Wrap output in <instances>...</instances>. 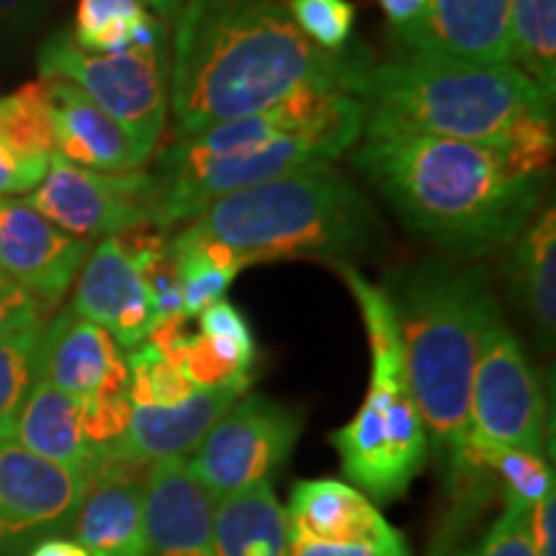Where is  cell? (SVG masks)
Masks as SVG:
<instances>
[{
  "label": "cell",
  "mask_w": 556,
  "mask_h": 556,
  "mask_svg": "<svg viewBox=\"0 0 556 556\" xmlns=\"http://www.w3.org/2000/svg\"><path fill=\"white\" fill-rule=\"evenodd\" d=\"M299 435L302 415L294 407L250 394L235 402L208 430L189 469L217 503L235 492L270 482L274 471L291 456Z\"/></svg>",
  "instance_id": "9c48e42d"
},
{
  "label": "cell",
  "mask_w": 556,
  "mask_h": 556,
  "mask_svg": "<svg viewBox=\"0 0 556 556\" xmlns=\"http://www.w3.org/2000/svg\"><path fill=\"white\" fill-rule=\"evenodd\" d=\"M148 11H155L160 18H176L186 0H139Z\"/></svg>",
  "instance_id": "ab89813d"
},
{
  "label": "cell",
  "mask_w": 556,
  "mask_h": 556,
  "mask_svg": "<svg viewBox=\"0 0 556 556\" xmlns=\"http://www.w3.org/2000/svg\"><path fill=\"white\" fill-rule=\"evenodd\" d=\"M144 13L148 9L139 0H78L70 37L80 50L93 54L127 52Z\"/></svg>",
  "instance_id": "f1b7e54d"
},
{
  "label": "cell",
  "mask_w": 556,
  "mask_h": 556,
  "mask_svg": "<svg viewBox=\"0 0 556 556\" xmlns=\"http://www.w3.org/2000/svg\"><path fill=\"white\" fill-rule=\"evenodd\" d=\"M426 3H428V0H379L381 11L387 13L392 29H394V26L409 24V21H413L417 13L422 11V5H426Z\"/></svg>",
  "instance_id": "74e56055"
},
{
  "label": "cell",
  "mask_w": 556,
  "mask_h": 556,
  "mask_svg": "<svg viewBox=\"0 0 556 556\" xmlns=\"http://www.w3.org/2000/svg\"><path fill=\"white\" fill-rule=\"evenodd\" d=\"M41 80V78H39ZM50 99L54 152L67 163L101 173L142 170L152 152L144 150L114 116L93 103L73 83L45 80Z\"/></svg>",
  "instance_id": "ac0fdd59"
},
{
  "label": "cell",
  "mask_w": 556,
  "mask_h": 556,
  "mask_svg": "<svg viewBox=\"0 0 556 556\" xmlns=\"http://www.w3.org/2000/svg\"><path fill=\"white\" fill-rule=\"evenodd\" d=\"M41 80H67L114 116L144 150L155 152L168 119V50L131 47L119 54L80 50L67 31L39 50Z\"/></svg>",
  "instance_id": "52a82bcc"
},
{
  "label": "cell",
  "mask_w": 556,
  "mask_h": 556,
  "mask_svg": "<svg viewBox=\"0 0 556 556\" xmlns=\"http://www.w3.org/2000/svg\"><path fill=\"white\" fill-rule=\"evenodd\" d=\"M124 361H127V394L131 407H170L199 392L184 377V371L148 340L131 348Z\"/></svg>",
  "instance_id": "f546056e"
},
{
  "label": "cell",
  "mask_w": 556,
  "mask_h": 556,
  "mask_svg": "<svg viewBox=\"0 0 556 556\" xmlns=\"http://www.w3.org/2000/svg\"><path fill=\"white\" fill-rule=\"evenodd\" d=\"M287 513L261 482L214 503V556H291Z\"/></svg>",
  "instance_id": "7402d4cb"
},
{
  "label": "cell",
  "mask_w": 556,
  "mask_h": 556,
  "mask_svg": "<svg viewBox=\"0 0 556 556\" xmlns=\"http://www.w3.org/2000/svg\"><path fill=\"white\" fill-rule=\"evenodd\" d=\"M39 379L80 402L119 397L129 384L122 348L70 307L41 328Z\"/></svg>",
  "instance_id": "9a60e30c"
},
{
  "label": "cell",
  "mask_w": 556,
  "mask_h": 556,
  "mask_svg": "<svg viewBox=\"0 0 556 556\" xmlns=\"http://www.w3.org/2000/svg\"><path fill=\"white\" fill-rule=\"evenodd\" d=\"M291 556H413L402 533L371 544H317V541L291 539Z\"/></svg>",
  "instance_id": "836d02e7"
},
{
  "label": "cell",
  "mask_w": 556,
  "mask_h": 556,
  "mask_svg": "<svg viewBox=\"0 0 556 556\" xmlns=\"http://www.w3.org/2000/svg\"><path fill=\"white\" fill-rule=\"evenodd\" d=\"M531 544L536 556H556V497L546 495L528 518Z\"/></svg>",
  "instance_id": "8d00e7d4"
},
{
  "label": "cell",
  "mask_w": 556,
  "mask_h": 556,
  "mask_svg": "<svg viewBox=\"0 0 556 556\" xmlns=\"http://www.w3.org/2000/svg\"><path fill=\"white\" fill-rule=\"evenodd\" d=\"M86 490V477L0 441V556H18L73 528Z\"/></svg>",
  "instance_id": "8fae6325"
},
{
  "label": "cell",
  "mask_w": 556,
  "mask_h": 556,
  "mask_svg": "<svg viewBox=\"0 0 556 556\" xmlns=\"http://www.w3.org/2000/svg\"><path fill=\"white\" fill-rule=\"evenodd\" d=\"M168 258L176 270L186 317H197L208 304L225 299L232 278L245 266L232 250L206 240L191 225L168 240Z\"/></svg>",
  "instance_id": "cb8c5ba5"
},
{
  "label": "cell",
  "mask_w": 556,
  "mask_h": 556,
  "mask_svg": "<svg viewBox=\"0 0 556 556\" xmlns=\"http://www.w3.org/2000/svg\"><path fill=\"white\" fill-rule=\"evenodd\" d=\"M201 336L208 340H227V343H235L245 351L258 353V343H255L253 328L245 319V315L235 307L227 299H219V302L208 304V307L199 315Z\"/></svg>",
  "instance_id": "d6a6232c"
},
{
  "label": "cell",
  "mask_w": 556,
  "mask_h": 556,
  "mask_svg": "<svg viewBox=\"0 0 556 556\" xmlns=\"http://www.w3.org/2000/svg\"><path fill=\"white\" fill-rule=\"evenodd\" d=\"M29 556H88V552L78 544V541L54 536L39 541V544L29 552Z\"/></svg>",
  "instance_id": "f35d334b"
},
{
  "label": "cell",
  "mask_w": 556,
  "mask_h": 556,
  "mask_svg": "<svg viewBox=\"0 0 556 556\" xmlns=\"http://www.w3.org/2000/svg\"><path fill=\"white\" fill-rule=\"evenodd\" d=\"M34 0H0V21H13L31 11Z\"/></svg>",
  "instance_id": "60d3db41"
},
{
  "label": "cell",
  "mask_w": 556,
  "mask_h": 556,
  "mask_svg": "<svg viewBox=\"0 0 556 556\" xmlns=\"http://www.w3.org/2000/svg\"><path fill=\"white\" fill-rule=\"evenodd\" d=\"M31 323H41L39 304L0 270V338Z\"/></svg>",
  "instance_id": "e575fe53"
},
{
  "label": "cell",
  "mask_w": 556,
  "mask_h": 556,
  "mask_svg": "<svg viewBox=\"0 0 556 556\" xmlns=\"http://www.w3.org/2000/svg\"><path fill=\"white\" fill-rule=\"evenodd\" d=\"M397 315L405 379L433 451L446 518L438 528V554L471 523L495 492V475L467 454L471 379L484 332L500 319L484 268L422 261L387 283Z\"/></svg>",
  "instance_id": "6da1fadb"
},
{
  "label": "cell",
  "mask_w": 556,
  "mask_h": 556,
  "mask_svg": "<svg viewBox=\"0 0 556 556\" xmlns=\"http://www.w3.org/2000/svg\"><path fill=\"white\" fill-rule=\"evenodd\" d=\"M353 163L409 229L458 255L516 240L548 184L536 160L443 137H366Z\"/></svg>",
  "instance_id": "3957f363"
},
{
  "label": "cell",
  "mask_w": 556,
  "mask_h": 556,
  "mask_svg": "<svg viewBox=\"0 0 556 556\" xmlns=\"http://www.w3.org/2000/svg\"><path fill=\"white\" fill-rule=\"evenodd\" d=\"M364 106V137L420 135L518 152L548 165L552 103L513 65H467L397 54L358 67L345 86Z\"/></svg>",
  "instance_id": "277c9868"
},
{
  "label": "cell",
  "mask_w": 556,
  "mask_h": 556,
  "mask_svg": "<svg viewBox=\"0 0 556 556\" xmlns=\"http://www.w3.org/2000/svg\"><path fill=\"white\" fill-rule=\"evenodd\" d=\"M150 464L109 456L90 477L73 531L88 556H148L144 477Z\"/></svg>",
  "instance_id": "e0dca14e"
},
{
  "label": "cell",
  "mask_w": 556,
  "mask_h": 556,
  "mask_svg": "<svg viewBox=\"0 0 556 556\" xmlns=\"http://www.w3.org/2000/svg\"><path fill=\"white\" fill-rule=\"evenodd\" d=\"M250 381H235L217 389H199L189 400L170 407H131L127 433L109 456L135 464L186 456L199 448L208 430L248 392Z\"/></svg>",
  "instance_id": "d6986e66"
},
{
  "label": "cell",
  "mask_w": 556,
  "mask_h": 556,
  "mask_svg": "<svg viewBox=\"0 0 556 556\" xmlns=\"http://www.w3.org/2000/svg\"><path fill=\"white\" fill-rule=\"evenodd\" d=\"M90 255V242L60 229L29 201L0 197V270L39 304L58 307Z\"/></svg>",
  "instance_id": "7c38bea8"
},
{
  "label": "cell",
  "mask_w": 556,
  "mask_h": 556,
  "mask_svg": "<svg viewBox=\"0 0 556 556\" xmlns=\"http://www.w3.org/2000/svg\"><path fill=\"white\" fill-rule=\"evenodd\" d=\"M528 518H531V510L505 500L503 516L486 528L479 544L467 548L462 556H536L531 531H528Z\"/></svg>",
  "instance_id": "1f68e13d"
},
{
  "label": "cell",
  "mask_w": 556,
  "mask_h": 556,
  "mask_svg": "<svg viewBox=\"0 0 556 556\" xmlns=\"http://www.w3.org/2000/svg\"><path fill=\"white\" fill-rule=\"evenodd\" d=\"M0 144L24 163L50 170L54 127L45 80L26 83L0 96Z\"/></svg>",
  "instance_id": "d4e9b609"
},
{
  "label": "cell",
  "mask_w": 556,
  "mask_h": 556,
  "mask_svg": "<svg viewBox=\"0 0 556 556\" xmlns=\"http://www.w3.org/2000/svg\"><path fill=\"white\" fill-rule=\"evenodd\" d=\"M394 37L420 58L510 65V0H428Z\"/></svg>",
  "instance_id": "5bb4252c"
},
{
  "label": "cell",
  "mask_w": 556,
  "mask_h": 556,
  "mask_svg": "<svg viewBox=\"0 0 556 556\" xmlns=\"http://www.w3.org/2000/svg\"><path fill=\"white\" fill-rule=\"evenodd\" d=\"M191 227L245 263L294 255L348 261L368 250L381 222L351 180L330 165L232 191L212 201Z\"/></svg>",
  "instance_id": "5b68a950"
},
{
  "label": "cell",
  "mask_w": 556,
  "mask_h": 556,
  "mask_svg": "<svg viewBox=\"0 0 556 556\" xmlns=\"http://www.w3.org/2000/svg\"><path fill=\"white\" fill-rule=\"evenodd\" d=\"M13 441L58 467L86 477L88 482L109 458L88 441L83 430V402L60 392L45 379H37L21 407Z\"/></svg>",
  "instance_id": "44dd1931"
},
{
  "label": "cell",
  "mask_w": 556,
  "mask_h": 556,
  "mask_svg": "<svg viewBox=\"0 0 556 556\" xmlns=\"http://www.w3.org/2000/svg\"><path fill=\"white\" fill-rule=\"evenodd\" d=\"M510 278L520 304L533 319L541 338L552 343L556 330V214L548 206L531 227L516 238Z\"/></svg>",
  "instance_id": "603a6c76"
},
{
  "label": "cell",
  "mask_w": 556,
  "mask_h": 556,
  "mask_svg": "<svg viewBox=\"0 0 556 556\" xmlns=\"http://www.w3.org/2000/svg\"><path fill=\"white\" fill-rule=\"evenodd\" d=\"M467 454L495 475V482L503 486L507 503L533 510L541 500L554 492V471L544 456L507 446H490V443L475 441L471 435L467 441Z\"/></svg>",
  "instance_id": "83f0119b"
},
{
  "label": "cell",
  "mask_w": 556,
  "mask_h": 556,
  "mask_svg": "<svg viewBox=\"0 0 556 556\" xmlns=\"http://www.w3.org/2000/svg\"><path fill=\"white\" fill-rule=\"evenodd\" d=\"M148 556H214V500L189 458H160L144 477Z\"/></svg>",
  "instance_id": "2e32d148"
},
{
  "label": "cell",
  "mask_w": 556,
  "mask_h": 556,
  "mask_svg": "<svg viewBox=\"0 0 556 556\" xmlns=\"http://www.w3.org/2000/svg\"><path fill=\"white\" fill-rule=\"evenodd\" d=\"M70 309L106 330L124 351L142 345L157 325L148 276L119 238L101 240L90 250Z\"/></svg>",
  "instance_id": "4fadbf2b"
},
{
  "label": "cell",
  "mask_w": 556,
  "mask_h": 556,
  "mask_svg": "<svg viewBox=\"0 0 556 556\" xmlns=\"http://www.w3.org/2000/svg\"><path fill=\"white\" fill-rule=\"evenodd\" d=\"M289 539L317 544H371L397 536L379 507L356 486L338 479H307L291 490Z\"/></svg>",
  "instance_id": "ffe728a7"
},
{
  "label": "cell",
  "mask_w": 556,
  "mask_h": 556,
  "mask_svg": "<svg viewBox=\"0 0 556 556\" xmlns=\"http://www.w3.org/2000/svg\"><path fill=\"white\" fill-rule=\"evenodd\" d=\"M366 62L312 45L281 0H186L168 58L176 139L261 114L302 90H345Z\"/></svg>",
  "instance_id": "7a4b0ae2"
},
{
  "label": "cell",
  "mask_w": 556,
  "mask_h": 556,
  "mask_svg": "<svg viewBox=\"0 0 556 556\" xmlns=\"http://www.w3.org/2000/svg\"><path fill=\"white\" fill-rule=\"evenodd\" d=\"M364 315L371 345V381L361 409L330 435L343 471L368 500L392 503L405 495L428 462V435L405 379L402 338L387 291L358 270L340 266Z\"/></svg>",
  "instance_id": "8992f818"
},
{
  "label": "cell",
  "mask_w": 556,
  "mask_h": 556,
  "mask_svg": "<svg viewBox=\"0 0 556 556\" xmlns=\"http://www.w3.org/2000/svg\"><path fill=\"white\" fill-rule=\"evenodd\" d=\"M475 441L544 456L546 405L539 374L503 319L484 332L471 379Z\"/></svg>",
  "instance_id": "30bf717a"
},
{
  "label": "cell",
  "mask_w": 556,
  "mask_h": 556,
  "mask_svg": "<svg viewBox=\"0 0 556 556\" xmlns=\"http://www.w3.org/2000/svg\"><path fill=\"white\" fill-rule=\"evenodd\" d=\"M510 65L556 93V0H510Z\"/></svg>",
  "instance_id": "484cf974"
},
{
  "label": "cell",
  "mask_w": 556,
  "mask_h": 556,
  "mask_svg": "<svg viewBox=\"0 0 556 556\" xmlns=\"http://www.w3.org/2000/svg\"><path fill=\"white\" fill-rule=\"evenodd\" d=\"M26 201L80 240L119 238L139 227L163 229V189L152 170H88L54 152L45 180Z\"/></svg>",
  "instance_id": "ba28073f"
},
{
  "label": "cell",
  "mask_w": 556,
  "mask_h": 556,
  "mask_svg": "<svg viewBox=\"0 0 556 556\" xmlns=\"http://www.w3.org/2000/svg\"><path fill=\"white\" fill-rule=\"evenodd\" d=\"M45 323L0 338V441H13L21 407L39 379V340Z\"/></svg>",
  "instance_id": "4316f807"
},
{
  "label": "cell",
  "mask_w": 556,
  "mask_h": 556,
  "mask_svg": "<svg viewBox=\"0 0 556 556\" xmlns=\"http://www.w3.org/2000/svg\"><path fill=\"white\" fill-rule=\"evenodd\" d=\"M47 168L24 163L0 144V197H16V193H31L45 180Z\"/></svg>",
  "instance_id": "d590c367"
},
{
  "label": "cell",
  "mask_w": 556,
  "mask_h": 556,
  "mask_svg": "<svg viewBox=\"0 0 556 556\" xmlns=\"http://www.w3.org/2000/svg\"><path fill=\"white\" fill-rule=\"evenodd\" d=\"M287 13L299 31L319 50L340 54L351 41L356 5L351 0H287Z\"/></svg>",
  "instance_id": "4dcf8cb0"
}]
</instances>
